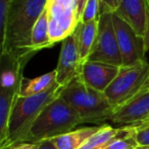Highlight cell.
Returning <instances> with one entry per match:
<instances>
[{"label": "cell", "instance_id": "1", "mask_svg": "<svg viewBox=\"0 0 149 149\" xmlns=\"http://www.w3.org/2000/svg\"><path fill=\"white\" fill-rule=\"evenodd\" d=\"M47 0H11L1 31V52L32 58L31 36L35 24L46 9Z\"/></svg>", "mask_w": 149, "mask_h": 149}, {"label": "cell", "instance_id": "2", "mask_svg": "<svg viewBox=\"0 0 149 149\" xmlns=\"http://www.w3.org/2000/svg\"><path fill=\"white\" fill-rule=\"evenodd\" d=\"M60 97L79 115L82 124H101L109 121L113 108L104 92L86 85L78 76L66 86L62 87Z\"/></svg>", "mask_w": 149, "mask_h": 149}, {"label": "cell", "instance_id": "3", "mask_svg": "<svg viewBox=\"0 0 149 149\" xmlns=\"http://www.w3.org/2000/svg\"><path fill=\"white\" fill-rule=\"evenodd\" d=\"M62 87L59 85L47 92L32 96H18L16 98L8 122L7 141L3 149H9L25 142L33 124L41 112L60 95Z\"/></svg>", "mask_w": 149, "mask_h": 149}, {"label": "cell", "instance_id": "4", "mask_svg": "<svg viewBox=\"0 0 149 149\" xmlns=\"http://www.w3.org/2000/svg\"><path fill=\"white\" fill-rule=\"evenodd\" d=\"M82 124L77 112L60 95L50 102L33 124L25 142L38 143L73 131Z\"/></svg>", "mask_w": 149, "mask_h": 149}, {"label": "cell", "instance_id": "5", "mask_svg": "<svg viewBox=\"0 0 149 149\" xmlns=\"http://www.w3.org/2000/svg\"><path fill=\"white\" fill-rule=\"evenodd\" d=\"M148 78L149 63L147 61L131 66H121L119 74L104 91L113 110L132 97Z\"/></svg>", "mask_w": 149, "mask_h": 149}, {"label": "cell", "instance_id": "6", "mask_svg": "<svg viewBox=\"0 0 149 149\" xmlns=\"http://www.w3.org/2000/svg\"><path fill=\"white\" fill-rule=\"evenodd\" d=\"M46 12L53 45L72 35L80 24L75 0H47Z\"/></svg>", "mask_w": 149, "mask_h": 149}, {"label": "cell", "instance_id": "7", "mask_svg": "<svg viewBox=\"0 0 149 149\" xmlns=\"http://www.w3.org/2000/svg\"><path fill=\"white\" fill-rule=\"evenodd\" d=\"M112 13L113 12L104 11L100 15L97 39L87 61L121 67L123 59L113 26Z\"/></svg>", "mask_w": 149, "mask_h": 149}, {"label": "cell", "instance_id": "8", "mask_svg": "<svg viewBox=\"0 0 149 149\" xmlns=\"http://www.w3.org/2000/svg\"><path fill=\"white\" fill-rule=\"evenodd\" d=\"M113 26L121 52L123 66H131L146 61L147 52L145 37H142L128 22L112 13Z\"/></svg>", "mask_w": 149, "mask_h": 149}, {"label": "cell", "instance_id": "9", "mask_svg": "<svg viewBox=\"0 0 149 149\" xmlns=\"http://www.w3.org/2000/svg\"><path fill=\"white\" fill-rule=\"evenodd\" d=\"M149 117V78L132 97L113 110L109 122L119 127L137 126Z\"/></svg>", "mask_w": 149, "mask_h": 149}, {"label": "cell", "instance_id": "10", "mask_svg": "<svg viewBox=\"0 0 149 149\" xmlns=\"http://www.w3.org/2000/svg\"><path fill=\"white\" fill-rule=\"evenodd\" d=\"M77 30V29H76ZM83 65L78 45L77 31L62 41L56 71V82L60 87H64L80 75Z\"/></svg>", "mask_w": 149, "mask_h": 149}, {"label": "cell", "instance_id": "11", "mask_svg": "<svg viewBox=\"0 0 149 149\" xmlns=\"http://www.w3.org/2000/svg\"><path fill=\"white\" fill-rule=\"evenodd\" d=\"M121 67L101 62L86 61L82 65L80 79L86 85L100 92H104L119 74Z\"/></svg>", "mask_w": 149, "mask_h": 149}, {"label": "cell", "instance_id": "12", "mask_svg": "<svg viewBox=\"0 0 149 149\" xmlns=\"http://www.w3.org/2000/svg\"><path fill=\"white\" fill-rule=\"evenodd\" d=\"M31 58L18 56L8 51H2L0 56V85L1 88H20L24 78V69Z\"/></svg>", "mask_w": 149, "mask_h": 149}, {"label": "cell", "instance_id": "13", "mask_svg": "<svg viewBox=\"0 0 149 149\" xmlns=\"http://www.w3.org/2000/svg\"><path fill=\"white\" fill-rule=\"evenodd\" d=\"M113 13L128 22L140 36L145 37L149 18V0H121Z\"/></svg>", "mask_w": 149, "mask_h": 149}, {"label": "cell", "instance_id": "14", "mask_svg": "<svg viewBox=\"0 0 149 149\" xmlns=\"http://www.w3.org/2000/svg\"><path fill=\"white\" fill-rule=\"evenodd\" d=\"M56 82V71L52 70L43 75H40L35 78H26L24 77L20 82L18 96H32L47 92L55 86Z\"/></svg>", "mask_w": 149, "mask_h": 149}, {"label": "cell", "instance_id": "15", "mask_svg": "<svg viewBox=\"0 0 149 149\" xmlns=\"http://www.w3.org/2000/svg\"><path fill=\"white\" fill-rule=\"evenodd\" d=\"M98 28H99V19H96L89 22H80L76 30L80 55L83 63L88 60L93 50L96 39H97Z\"/></svg>", "mask_w": 149, "mask_h": 149}, {"label": "cell", "instance_id": "16", "mask_svg": "<svg viewBox=\"0 0 149 149\" xmlns=\"http://www.w3.org/2000/svg\"><path fill=\"white\" fill-rule=\"evenodd\" d=\"M100 126L83 127L51 139L57 149H79L99 130Z\"/></svg>", "mask_w": 149, "mask_h": 149}, {"label": "cell", "instance_id": "17", "mask_svg": "<svg viewBox=\"0 0 149 149\" xmlns=\"http://www.w3.org/2000/svg\"><path fill=\"white\" fill-rule=\"evenodd\" d=\"M20 88L0 89V148L3 149L7 141L8 122Z\"/></svg>", "mask_w": 149, "mask_h": 149}, {"label": "cell", "instance_id": "18", "mask_svg": "<svg viewBox=\"0 0 149 149\" xmlns=\"http://www.w3.org/2000/svg\"><path fill=\"white\" fill-rule=\"evenodd\" d=\"M49 35V22H48L47 12L45 11L42 13L37 22L35 24L31 36V50L35 54L43 49L53 47Z\"/></svg>", "mask_w": 149, "mask_h": 149}, {"label": "cell", "instance_id": "19", "mask_svg": "<svg viewBox=\"0 0 149 149\" xmlns=\"http://www.w3.org/2000/svg\"><path fill=\"white\" fill-rule=\"evenodd\" d=\"M123 127L114 128L109 124H103L100 126L99 130L89 138L87 142L84 144V147L93 148V147H103L112 140L119 135L123 132Z\"/></svg>", "mask_w": 149, "mask_h": 149}, {"label": "cell", "instance_id": "20", "mask_svg": "<svg viewBox=\"0 0 149 149\" xmlns=\"http://www.w3.org/2000/svg\"><path fill=\"white\" fill-rule=\"evenodd\" d=\"M123 128V132L109 143L104 145L102 149H136L138 147L134 136L133 126H125Z\"/></svg>", "mask_w": 149, "mask_h": 149}, {"label": "cell", "instance_id": "21", "mask_svg": "<svg viewBox=\"0 0 149 149\" xmlns=\"http://www.w3.org/2000/svg\"><path fill=\"white\" fill-rule=\"evenodd\" d=\"M102 13V2L101 0H87L81 22H89L99 19Z\"/></svg>", "mask_w": 149, "mask_h": 149}, {"label": "cell", "instance_id": "22", "mask_svg": "<svg viewBox=\"0 0 149 149\" xmlns=\"http://www.w3.org/2000/svg\"><path fill=\"white\" fill-rule=\"evenodd\" d=\"M133 127L134 136L138 147L149 146V124H141Z\"/></svg>", "mask_w": 149, "mask_h": 149}, {"label": "cell", "instance_id": "23", "mask_svg": "<svg viewBox=\"0 0 149 149\" xmlns=\"http://www.w3.org/2000/svg\"><path fill=\"white\" fill-rule=\"evenodd\" d=\"M121 0H101L102 2V12H114L119 8Z\"/></svg>", "mask_w": 149, "mask_h": 149}, {"label": "cell", "instance_id": "24", "mask_svg": "<svg viewBox=\"0 0 149 149\" xmlns=\"http://www.w3.org/2000/svg\"><path fill=\"white\" fill-rule=\"evenodd\" d=\"M10 2L11 0H0V28L3 26L4 22H5L6 13H7Z\"/></svg>", "mask_w": 149, "mask_h": 149}, {"label": "cell", "instance_id": "25", "mask_svg": "<svg viewBox=\"0 0 149 149\" xmlns=\"http://www.w3.org/2000/svg\"><path fill=\"white\" fill-rule=\"evenodd\" d=\"M37 149H57V147L52 140H44V141L38 142Z\"/></svg>", "mask_w": 149, "mask_h": 149}, {"label": "cell", "instance_id": "26", "mask_svg": "<svg viewBox=\"0 0 149 149\" xmlns=\"http://www.w3.org/2000/svg\"><path fill=\"white\" fill-rule=\"evenodd\" d=\"M9 149H37V143H31V142H23L16 145L12 146Z\"/></svg>", "mask_w": 149, "mask_h": 149}, {"label": "cell", "instance_id": "27", "mask_svg": "<svg viewBox=\"0 0 149 149\" xmlns=\"http://www.w3.org/2000/svg\"><path fill=\"white\" fill-rule=\"evenodd\" d=\"M75 2H76V6H77V10H78V16H79L80 22H81L82 14H83L84 8H85L87 0H75Z\"/></svg>", "mask_w": 149, "mask_h": 149}, {"label": "cell", "instance_id": "28", "mask_svg": "<svg viewBox=\"0 0 149 149\" xmlns=\"http://www.w3.org/2000/svg\"><path fill=\"white\" fill-rule=\"evenodd\" d=\"M145 42H146L147 52L149 53V18H148V24H147V30H146V33H145Z\"/></svg>", "mask_w": 149, "mask_h": 149}, {"label": "cell", "instance_id": "29", "mask_svg": "<svg viewBox=\"0 0 149 149\" xmlns=\"http://www.w3.org/2000/svg\"><path fill=\"white\" fill-rule=\"evenodd\" d=\"M103 147H93V148H88V147H84V146H82L81 148L79 149H102Z\"/></svg>", "mask_w": 149, "mask_h": 149}, {"label": "cell", "instance_id": "30", "mask_svg": "<svg viewBox=\"0 0 149 149\" xmlns=\"http://www.w3.org/2000/svg\"><path fill=\"white\" fill-rule=\"evenodd\" d=\"M141 124H149V117H148L147 119L145 120V121H143V122H142V123H140L139 125H141Z\"/></svg>", "mask_w": 149, "mask_h": 149}, {"label": "cell", "instance_id": "31", "mask_svg": "<svg viewBox=\"0 0 149 149\" xmlns=\"http://www.w3.org/2000/svg\"><path fill=\"white\" fill-rule=\"evenodd\" d=\"M136 149H149V146H146V147H137Z\"/></svg>", "mask_w": 149, "mask_h": 149}]
</instances>
